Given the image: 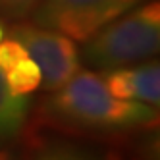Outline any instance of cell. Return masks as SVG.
Returning <instances> with one entry per match:
<instances>
[{
    "label": "cell",
    "mask_w": 160,
    "mask_h": 160,
    "mask_svg": "<svg viewBox=\"0 0 160 160\" xmlns=\"http://www.w3.org/2000/svg\"><path fill=\"white\" fill-rule=\"evenodd\" d=\"M0 72L8 87L19 97H29L31 93H35L42 81L37 62L14 37L0 41Z\"/></svg>",
    "instance_id": "cell-6"
},
{
    "label": "cell",
    "mask_w": 160,
    "mask_h": 160,
    "mask_svg": "<svg viewBox=\"0 0 160 160\" xmlns=\"http://www.w3.org/2000/svg\"><path fill=\"white\" fill-rule=\"evenodd\" d=\"M0 160H16V154L8 148H0Z\"/></svg>",
    "instance_id": "cell-10"
},
{
    "label": "cell",
    "mask_w": 160,
    "mask_h": 160,
    "mask_svg": "<svg viewBox=\"0 0 160 160\" xmlns=\"http://www.w3.org/2000/svg\"><path fill=\"white\" fill-rule=\"evenodd\" d=\"M39 0H0V16L4 18H25L35 10Z\"/></svg>",
    "instance_id": "cell-9"
},
{
    "label": "cell",
    "mask_w": 160,
    "mask_h": 160,
    "mask_svg": "<svg viewBox=\"0 0 160 160\" xmlns=\"http://www.w3.org/2000/svg\"><path fill=\"white\" fill-rule=\"evenodd\" d=\"M29 114L27 97L16 95L0 72V147L14 141L21 133Z\"/></svg>",
    "instance_id": "cell-7"
},
{
    "label": "cell",
    "mask_w": 160,
    "mask_h": 160,
    "mask_svg": "<svg viewBox=\"0 0 160 160\" xmlns=\"http://www.w3.org/2000/svg\"><path fill=\"white\" fill-rule=\"evenodd\" d=\"M141 2L145 0H39L33 23L83 42Z\"/></svg>",
    "instance_id": "cell-3"
},
{
    "label": "cell",
    "mask_w": 160,
    "mask_h": 160,
    "mask_svg": "<svg viewBox=\"0 0 160 160\" xmlns=\"http://www.w3.org/2000/svg\"><path fill=\"white\" fill-rule=\"evenodd\" d=\"M50 93L41 110L42 118L64 129L122 133L158 123V108L114 97L97 72H77Z\"/></svg>",
    "instance_id": "cell-1"
},
{
    "label": "cell",
    "mask_w": 160,
    "mask_h": 160,
    "mask_svg": "<svg viewBox=\"0 0 160 160\" xmlns=\"http://www.w3.org/2000/svg\"><path fill=\"white\" fill-rule=\"evenodd\" d=\"M31 160H100V158L81 147L68 143H54L41 148Z\"/></svg>",
    "instance_id": "cell-8"
},
{
    "label": "cell",
    "mask_w": 160,
    "mask_h": 160,
    "mask_svg": "<svg viewBox=\"0 0 160 160\" xmlns=\"http://www.w3.org/2000/svg\"><path fill=\"white\" fill-rule=\"evenodd\" d=\"M108 91L122 100L143 102L158 108L160 104V66L145 60L141 66H123L116 70L100 72Z\"/></svg>",
    "instance_id": "cell-5"
},
{
    "label": "cell",
    "mask_w": 160,
    "mask_h": 160,
    "mask_svg": "<svg viewBox=\"0 0 160 160\" xmlns=\"http://www.w3.org/2000/svg\"><path fill=\"white\" fill-rule=\"evenodd\" d=\"M160 6L145 0L83 41L79 60L98 72L139 64L158 54Z\"/></svg>",
    "instance_id": "cell-2"
},
{
    "label": "cell",
    "mask_w": 160,
    "mask_h": 160,
    "mask_svg": "<svg viewBox=\"0 0 160 160\" xmlns=\"http://www.w3.org/2000/svg\"><path fill=\"white\" fill-rule=\"evenodd\" d=\"M10 35L25 47L29 56L37 62L44 91H56L66 85L79 72V50L73 39L64 33L35 23H23L12 27Z\"/></svg>",
    "instance_id": "cell-4"
}]
</instances>
